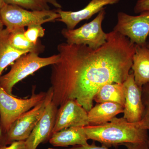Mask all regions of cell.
Masks as SVG:
<instances>
[{
	"instance_id": "cell-1",
	"label": "cell",
	"mask_w": 149,
	"mask_h": 149,
	"mask_svg": "<svg viewBox=\"0 0 149 149\" xmlns=\"http://www.w3.org/2000/svg\"><path fill=\"white\" fill-rule=\"evenodd\" d=\"M135 48L128 38L114 30L108 33L107 42L97 49L59 44V58L52 65L53 102L58 107L75 100L89 111L100 88L108 83H123L127 79Z\"/></svg>"
},
{
	"instance_id": "cell-2",
	"label": "cell",
	"mask_w": 149,
	"mask_h": 149,
	"mask_svg": "<svg viewBox=\"0 0 149 149\" xmlns=\"http://www.w3.org/2000/svg\"><path fill=\"white\" fill-rule=\"evenodd\" d=\"M84 130L88 140L97 141L107 148L149 140L148 130L140 128L138 122H128L123 117H115L101 125L85 126Z\"/></svg>"
},
{
	"instance_id": "cell-3",
	"label": "cell",
	"mask_w": 149,
	"mask_h": 149,
	"mask_svg": "<svg viewBox=\"0 0 149 149\" xmlns=\"http://www.w3.org/2000/svg\"><path fill=\"white\" fill-rule=\"evenodd\" d=\"M37 52H29L17 59L9 72L0 77V85L6 93L13 95L14 86L25 77L41 68L52 65L59 58L58 54L48 57H41Z\"/></svg>"
},
{
	"instance_id": "cell-4",
	"label": "cell",
	"mask_w": 149,
	"mask_h": 149,
	"mask_svg": "<svg viewBox=\"0 0 149 149\" xmlns=\"http://www.w3.org/2000/svg\"><path fill=\"white\" fill-rule=\"evenodd\" d=\"M34 90L29 98H18L6 93L0 85V124L4 137L22 115L36 106L47 95V92L35 94Z\"/></svg>"
},
{
	"instance_id": "cell-5",
	"label": "cell",
	"mask_w": 149,
	"mask_h": 149,
	"mask_svg": "<svg viewBox=\"0 0 149 149\" xmlns=\"http://www.w3.org/2000/svg\"><path fill=\"white\" fill-rule=\"evenodd\" d=\"M0 16L9 32L32 24H42L57 21L60 17L56 10H30L18 6L8 4L0 10Z\"/></svg>"
},
{
	"instance_id": "cell-6",
	"label": "cell",
	"mask_w": 149,
	"mask_h": 149,
	"mask_svg": "<svg viewBox=\"0 0 149 149\" xmlns=\"http://www.w3.org/2000/svg\"><path fill=\"white\" fill-rule=\"evenodd\" d=\"M106 14L105 8L100 11L92 21L77 29L64 28L61 34L70 45H83L93 49H97L104 44L107 39L108 33L102 28V23Z\"/></svg>"
},
{
	"instance_id": "cell-7",
	"label": "cell",
	"mask_w": 149,
	"mask_h": 149,
	"mask_svg": "<svg viewBox=\"0 0 149 149\" xmlns=\"http://www.w3.org/2000/svg\"><path fill=\"white\" fill-rule=\"evenodd\" d=\"M52 88L47 91L45 98L36 106L22 115L15 121L5 135L4 146L16 141H25L28 139L48 104L52 100Z\"/></svg>"
},
{
	"instance_id": "cell-8",
	"label": "cell",
	"mask_w": 149,
	"mask_h": 149,
	"mask_svg": "<svg viewBox=\"0 0 149 149\" xmlns=\"http://www.w3.org/2000/svg\"><path fill=\"white\" fill-rule=\"evenodd\" d=\"M113 30L127 37L135 45H146L149 35V10L136 16L118 12Z\"/></svg>"
},
{
	"instance_id": "cell-9",
	"label": "cell",
	"mask_w": 149,
	"mask_h": 149,
	"mask_svg": "<svg viewBox=\"0 0 149 149\" xmlns=\"http://www.w3.org/2000/svg\"><path fill=\"white\" fill-rule=\"evenodd\" d=\"M90 125L87 111L75 100H70L60 106L57 112L52 134L71 127Z\"/></svg>"
},
{
	"instance_id": "cell-10",
	"label": "cell",
	"mask_w": 149,
	"mask_h": 149,
	"mask_svg": "<svg viewBox=\"0 0 149 149\" xmlns=\"http://www.w3.org/2000/svg\"><path fill=\"white\" fill-rule=\"evenodd\" d=\"M123 84L125 100L123 117L128 122H139L145 110L142 100V88L135 82L133 72L130 73Z\"/></svg>"
},
{
	"instance_id": "cell-11",
	"label": "cell",
	"mask_w": 149,
	"mask_h": 149,
	"mask_svg": "<svg viewBox=\"0 0 149 149\" xmlns=\"http://www.w3.org/2000/svg\"><path fill=\"white\" fill-rule=\"evenodd\" d=\"M58 109L52 101L48 104L42 116L25 140L29 149H37L40 144L49 141L52 135Z\"/></svg>"
},
{
	"instance_id": "cell-12",
	"label": "cell",
	"mask_w": 149,
	"mask_h": 149,
	"mask_svg": "<svg viewBox=\"0 0 149 149\" xmlns=\"http://www.w3.org/2000/svg\"><path fill=\"white\" fill-rule=\"evenodd\" d=\"M120 1L91 0L85 8L76 11H64L61 9H57L56 11L60 17L57 21L64 23L66 25L67 29H73L80 22L91 18L94 15L98 13L104 9L105 6L115 4Z\"/></svg>"
},
{
	"instance_id": "cell-13",
	"label": "cell",
	"mask_w": 149,
	"mask_h": 149,
	"mask_svg": "<svg viewBox=\"0 0 149 149\" xmlns=\"http://www.w3.org/2000/svg\"><path fill=\"white\" fill-rule=\"evenodd\" d=\"M88 140L84 127H71L54 133L49 141L54 147H67L88 145Z\"/></svg>"
},
{
	"instance_id": "cell-14",
	"label": "cell",
	"mask_w": 149,
	"mask_h": 149,
	"mask_svg": "<svg viewBox=\"0 0 149 149\" xmlns=\"http://www.w3.org/2000/svg\"><path fill=\"white\" fill-rule=\"evenodd\" d=\"M131 69L135 82L140 88L149 83V49L146 45H135Z\"/></svg>"
},
{
	"instance_id": "cell-15",
	"label": "cell",
	"mask_w": 149,
	"mask_h": 149,
	"mask_svg": "<svg viewBox=\"0 0 149 149\" xmlns=\"http://www.w3.org/2000/svg\"><path fill=\"white\" fill-rule=\"evenodd\" d=\"M124 107L111 102L99 103L88 112L90 125H101L109 122L116 116L123 113Z\"/></svg>"
},
{
	"instance_id": "cell-16",
	"label": "cell",
	"mask_w": 149,
	"mask_h": 149,
	"mask_svg": "<svg viewBox=\"0 0 149 149\" xmlns=\"http://www.w3.org/2000/svg\"><path fill=\"white\" fill-rule=\"evenodd\" d=\"M94 101L97 103L111 102L124 107L125 95L123 83H108L100 88L94 96Z\"/></svg>"
},
{
	"instance_id": "cell-17",
	"label": "cell",
	"mask_w": 149,
	"mask_h": 149,
	"mask_svg": "<svg viewBox=\"0 0 149 149\" xmlns=\"http://www.w3.org/2000/svg\"><path fill=\"white\" fill-rule=\"evenodd\" d=\"M9 32L6 28L0 32V77L7 67L25 54V52L17 50L10 44Z\"/></svg>"
},
{
	"instance_id": "cell-18",
	"label": "cell",
	"mask_w": 149,
	"mask_h": 149,
	"mask_svg": "<svg viewBox=\"0 0 149 149\" xmlns=\"http://www.w3.org/2000/svg\"><path fill=\"white\" fill-rule=\"evenodd\" d=\"M24 27L17 28L11 32H9L8 40L10 44L17 50L29 52H37L40 54L42 50V46L38 42L34 44L27 40L24 36Z\"/></svg>"
},
{
	"instance_id": "cell-19",
	"label": "cell",
	"mask_w": 149,
	"mask_h": 149,
	"mask_svg": "<svg viewBox=\"0 0 149 149\" xmlns=\"http://www.w3.org/2000/svg\"><path fill=\"white\" fill-rule=\"evenodd\" d=\"M8 4L15 5L28 10H50L51 6L61 9L62 6L57 0H4Z\"/></svg>"
},
{
	"instance_id": "cell-20",
	"label": "cell",
	"mask_w": 149,
	"mask_h": 149,
	"mask_svg": "<svg viewBox=\"0 0 149 149\" xmlns=\"http://www.w3.org/2000/svg\"><path fill=\"white\" fill-rule=\"evenodd\" d=\"M123 146L127 148V149H149V140L148 142L141 143H127L123 144ZM64 149H109L104 146L102 147L96 146L95 142H93L91 145L85 146H76L71 148Z\"/></svg>"
},
{
	"instance_id": "cell-21",
	"label": "cell",
	"mask_w": 149,
	"mask_h": 149,
	"mask_svg": "<svg viewBox=\"0 0 149 149\" xmlns=\"http://www.w3.org/2000/svg\"><path fill=\"white\" fill-rule=\"evenodd\" d=\"M45 34V29L42 27V24L29 25L24 32V36L27 40L34 44L39 42V38L44 37Z\"/></svg>"
},
{
	"instance_id": "cell-22",
	"label": "cell",
	"mask_w": 149,
	"mask_h": 149,
	"mask_svg": "<svg viewBox=\"0 0 149 149\" xmlns=\"http://www.w3.org/2000/svg\"><path fill=\"white\" fill-rule=\"evenodd\" d=\"M134 10L137 14L149 10V0H138L134 7Z\"/></svg>"
},
{
	"instance_id": "cell-23",
	"label": "cell",
	"mask_w": 149,
	"mask_h": 149,
	"mask_svg": "<svg viewBox=\"0 0 149 149\" xmlns=\"http://www.w3.org/2000/svg\"><path fill=\"white\" fill-rule=\"evenodd\" d=\"M138 123L140 128L145 130H149V107L145 108L143 117Z\"/></svg>"
},
{
	"instance_id": "cell-24",
	"label": "cell",
	"mask_w": 149,
	"mask_h": 149,
	"mask_svg": "<svg viewBox=\"0 0 149 149\" xmlns=\"http://www.w3.org/2000/svg\"><path fill=\"white\" fill-rule=\"evenodd\" d=\"M0 149H29L26 145L25 141H16L12 142L9 146H3Z\"/></svg>"
},
{
	"instance_id": "cell-25",
	"label": "cell",
	"mask_w": 149,
	"mask_h": 149,
	"mask_svg": "<svg viewBox=\"0 0 149 149\" xmlns=\"http://www.w3.org/2000/svg\"><path fill=\"white\" fill-rule=\"evenodd\" d=\"M142 97L145 108L149 107V83L142 87Z\"/></svg>"
},
{
	"instance_id": "cell-26",
	"label": "cell",
	"mask_w": 149,
	"mask_h": 149,
	"mask_svg": "<svg viewBox=\"0 0 149 149\" xmlns=\"http://www.w3.org/2000/svg\"><path fill=\"white\" fill-rule=\"evenodd\" d=\"M4 135L3 133L2 129L0 124V144L4 146Z\"/></svg>"
},
{
	"instance_id": "cell-27",
	"label": "cell",
	"mask_w": 149,
	"mask_h": 149,
	"mask_svg": "<svg viewBox=\"0 0 149 149\" xmlns=\"http://www.w3.org/2000/svg\"><path fill=\"white\" fill-rule=\"evenodd\" d=\"M4 24L3 23L2 21L1 18V16H0V32L2 31L3 29Z\"/></svg>"
},
{
	"instance_id": "cell-28",
	"label": "cell",
	"mask_w": 149,
	"mask_h": 149,
	"mask_svg": "<svg viewBox=\"0 0 149 149\" xmlns=\"http://www.w3.org/2000/svg\"><path fill=\"white\" fill-rule=\"evenodd\" d=\"M6 4L4 0H0V10Z\"/></svg>"
},
{
	"instance_id": "cell-29",
	"label": "cell",
	"mask_w": 149,
	"mask_h": 149,
	"mask_svg": "<svg viewBox=\"0 0 149 149\" xmlns=\"http://www.w3.org/2000/svg\"><path fill=\"white\" fill-rule=\"evenodd\" d=\"M146 46L149 49V40L147 42Z\"/></svg>"
},
{
	"instance_id": "cell-30",
	"label": "cell",
	"mask_w": 149,
	"mask_h": 149,
	"mask_svg": "<svg viewBox=\"0 0 149 149\" xmlns=\"http://www.w3.org/2000/svg\"><path fill=\"white\" fill-rule=\"evenodd\" d=\"M2 146V145H1V144H0V147H1V146Z\"/></svg>"
}]
</instances>
